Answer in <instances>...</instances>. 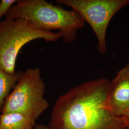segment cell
I'll return each instance as SVG.
<instances>
[{"label":"cell","mask_w":129,"mask_h":129,"mask_svg":"<svg viewBox=\"0 0 129 129\" xmlns=\"http://www.w3.org/2000/svg\"><path fill=\"white\" fill-rule=\"evenodd\" d=\"M123 117L127 129H129V114Z\"/></svg>","instance_id":"10"},{"label":"cell","mask_w":129,"mask_h":129,"mask_svg":"<svg viewBox=\"0 0 129 129\" xmlns=\"http://www.w3.org/2000/svg\"><path fill=\"white\" fill-rule=\"evenodd\" d=\"M46 86L39 69L22 72L18 82L7 97L1 113L18 112L37 120L49 107L45 98Z\"/></svg>","instance_id":"4"},{"label":"cell","mask_w":129,"mask_h":129,"mask_svg":"<svg viewBox=\"0 0 129 129\" xmlns=\"http://www.w3.org/2000/svg\"><path fill=\"white\" fill-rule=\"evenodd\" d=\"M33 129H48V127L44 125H37L36 126H35V127H34V128Z\"/></svg>","instance_id":"11"},{"label":"cell","mask_w":129,"mask_h":129,"mask_svg":"<svg viewBox=\"0 0 129 129\" xmlns=\"http://www.w3.org/2000/svg\"><path fill=\"white\" fill-rule=\"evenodd\" d=\"M56 3L71 7L89 24L97 37V50L104 54L109 24L117 12L129 5V0H57Z\"/></svg>","instance_id":"5"},{"label":"cell","mask_w":129,"mask_h":129,"mask_svg":"<svg viewBox=\"0 0 129 129\" xmlns=\"http://www.w3.org/2000/svg\"><path fill=\"white\" fill-rule=\"evenodd\" d=\"M110 81L100 78L81 83L61 95L54 106L48 129H127L108 102Z\"/></svg>","instance_id":"1"},{"label":"cell","mask_w":129,"mask_h":129,"mask_svg":"<svg viewBox=\"0 0 129 129\" xmlns=\"http://www.w3.org/2000/svg\"><path fill=\"white\" fill-rule=\"evenodd\" d=\"M108 102L116 115L123 117L129 114V63L110 81Z\"/></svg>","instance_id":"6"},{"label":"cell","mask_w":129,"mask_h":129,"mask_svg":"<svg viewBox=\"0 0 129 129\" xmlns=\"http://www.w3.org/2000/svg\"><path fill=\"white\" fill-rule=\"evenodd\" d=\"M1 114H0V117H1Z\"/></svg>","instance_id":"12"},{"label":"cell","mask_w":129,"mask_h":129,"mask_svg":"<svg viewBox=\"0 0 129 129\" xmlns=\"http://www.w3.org/2000/svg\"><path fill=\"white\" fill-rule=\"evenodd\" d=\"M36 120L23 113L9 112L1 113L0 129H33Z\"/></svg>","instance_id":"7"},{"label":"cell","mask_w":129,"mask_h":129,"mask_svg":"<svg viewBox=\"0 0 129 129\" xmlns=\"http://www.w3.org/2000/svg\"><path fill=\"white\" fill-rule=\"evenodd\" d=\"M23 71H16L14 74L6 72L0 68V111L5 101L18 81Z\"/></svg>","instance_id":"8"},{"label":"cell","mask_w":129,"mask_h":129,"mask_svg":"<svg viewBox=\"0 0 129 129\" xmlns=\"http://www.w3.org/2000/svg\"><path fill=\"white\" fill-rule=\"evenodd\" d=\"M61 37L59 32L44 30L27 20L5 17L0 23V68L14 74L17 56L24 46L37 39L52 42Z\"/></svg>","instance_id":"3"},{"label":"cell","mask_w":129,"mask_h":129,"mask_svg":"<svg viewBox=\"0 0 129 129\" xmlns=\"http://www.w3.org/2000/svg\"><path fill=\"white\" fill-rule=\"evenodd\" d=\"M5 17L24 19L45 30H58L67 44L74 41L85 23L73 10H67L45 0L18 1Z\"/></svg>","instance_id":"2"},{"label":"cell","mask_w":129,"mask_h":129,"mask_svg":"<svg viewBox=\"0 0 129 129\" xmlns=\"http://www.w3.org/2000/svg\"><path fill=\"white\" fill-rule=\"evenodd\" d=\"M18 2L16 0H2L0 2V23L2 17H5L10 8Z\"/></svg>","instance_id":"9"}]
</instances>
